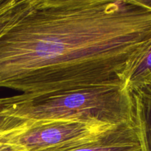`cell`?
Instances as JSON below:
<instances>
[{"mask_svg":"<svg viewBox=\"0 0 151 151\" xmlns=\"http://www.w3.org/2000/svg\"><path fill=\"white\" fill-rule=\"evenodd\" d=\"M150 44L140 0H19L0 33V87L24 97L125 87Z\"/></svg>","mask_w":151,"mask_h":151,"instance_id":"obj_1","label":"cell"},{"mask_svg":"<svg viewBox=\"0 0 151 151\" xmlns=\"http://www.w3.org/2000/svg\"><path fill=\"white\" fill-rule=\"evenodd\" d=\"M54 121H81L117 126L134 122L130 92L102 86L24 97L0 98V131Z\"/></svg>","mask_w":151,"mask_h":151,"instance_id":"obj_2","label":"cell"},{"mask_svg":"<svg viewBox=\"0 0 151 151\" xmlns=\"http://www.w3.org/2000/svg\"><path fill=\"white\" fill-rule=\"evenodd\" d=\"M115 127L81 121H54L0 131V139L26 151H41L93 139Z\"/></svg>","mask_w":151,"mask_h":151,"instance_id":"obj_3","label":"cell"},{"mask_svg":"<svg viewBox=\"0 0 151 151\" xmlns=\"http://www.w3.org/2000/svg\"><path fill=\"white\" fill-rule=\"evenodd\" d=\"M41 151H142V147L134 120L118 125L93 139Z\"/></svg>","mask_w":151,"mask_h":151,"instance_id":"obj_4","label":"cell"},{"mask_svg":"<svg viewBox=\"0 0 151 151\" xmlns=\"http://www.w3.org/2000/svg\"><path fill=\"white\" fill-rule=\"evenodd\" d=\"M129 91L142 151H151V83H145Z\"/></svg>","mask_w":151,"mask_h":151,"instance_id":"obj_5","label":"cell"},{"mask_svg":"<svg viewBox=\"0 0 151 151\" xmlns=\"http://www.w3.org/2000/svg\"><path fill=\"white\" fill-rule=\"evenodd\" d=\"M151 76V44L141 54L129 71L125 82L127 89L145 83Z\"/></svg>","mask_w":151,"mask_h":151,"instance_id":"obj_6","label":"cell"},{"mask_svg":"<svg viewBox=\"0 0 151 151\" xmlns=\"http://www.w3.org/2000/svg\"><path fill=\"white\" fill-rule=\"evenodd\" d=\"M19 0H0V33L16 11Z\"/></svg>","mask_w":151,"mask_h":151,"instance_id":"obj_7","label":"cell"},{"mask_svg":"<svg viewBox=\"0 0 151 151\" xmlns=\"http://www.w3.org/2000/svg\"><path fill=\"white\" fill-rule=\"evenodd\" d=\"M0 151H26L22 147L0 139Z\"/></svg>","mask_w":151,"mask_h":151,"instance_id":"obj_8","label":"cell"},{"mask_svg":"<svg viewBox=\"0 0 151 151\" xmlns=\"http://www.w3.org/2000/svg\"><path fill=\"white\" fill-rule=\"evenodd\" d=\"M141 2L144 4V5L147 6V7L151 8V0H140Z\"/></svg>","mask_w":151,"mask_h":151,"instance_id":"obj_9","label":"cell"},{"mask_svg":"<svg viewBox=\"0 0 151 151\" xmlns=\"http://www.w3.org/2000/svg\"><path fill=\"white\" fill-rule=\"evenodd\" d=\"M147 83H151V76H150V79L148 80V81Z\"/></svg>","mask_w":151,"mask_h":151,"instance_id":"obj_10","label":"cell"}]
</instances>
